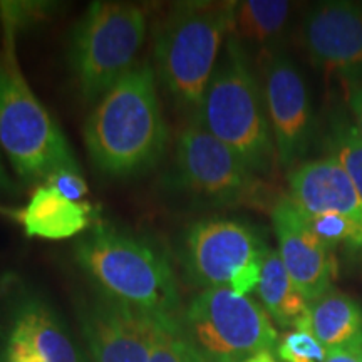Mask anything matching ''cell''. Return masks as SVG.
Listing matches in <instances>:
<instances>
[{
	"label": "cell",
	"mask_w": 362,
	"mask_h": 362,
	"mask_svg": "<svg viewBox=\"0 0 362 362\" xmlns=\"http://www.w3.org/2000/svg\"><path fill=\"white\" fill-rule=\"evenodd\" d=\"M156 79L153 66L138 64L94 104L84 124V143L101 173H143L165 155L168 129Z\"/></svg>",
	"instance_id": "1"
},
{
	"label": "cell",
	"mask_w": 362,
	"mask_h": 362,
	"mask_svg": "<svg viewBox=\"0 0 362 362\" xmlns=\"http://www.w3.org/2000/svg\"><path fill=\"white\" fill-rule=\"evenodd\" d=\"M193 119L255 175L270 176L279 166L264 90L252 69V59L233 39H226Z\"/></svg>",
	"instance_id": "2"
},
{
	"label": "cell",
	"mask_w": 362,
	"mask_h": 362,
	"mask_svg": "<svg viewBox=\"0 0 362 362\" xmlns=\"http://www.w3.org/2000/svg\"><path fill=\"white\" fill-rule=\"evenodd\" d=\"M74 255L103 296L160 319H180L178 285L170 262L146 240L96 226L78 240Z\"/></svg>",
	"instance_id": "3"
},
{
	"label": "cell",
	"mask_w": 362,
	"mask_h": 362,
	"mask_svg": "<svg viewBox=\"0 0 362 362\" xmlns=\"http://www.w3.org/2000/svg\"><path fill=\"white\" fill-rule=\"evenodd\" d=\"M0 148L24 183H37L61 170L79 171L66 136L22 74L16 29L4 24L0 47Z\"/></svg>",
	"instance_id": "4"
},
{
	"label": "cell",
	"mask_w": 362,
	"mask_h": 362,
	"mask_svg": "<svg viewBox=\"0 0 362 362\" xmlns=\"http://www.w3.org/2000/svg\"><path fill=\"white\" fill-rule=\"evenodd\" d=\"M233 2L175 4L158 27L156 76L176 106L197 115L232 24Z\"/></svg>",
	"instance_id": "5"
},
{
	"label": "cell",
	"mask_w": 362,
	"mask_h": 362,
	"mask_svg": "<svg viewBox=\"0 0 362 362\" xmlns=\"http://www.w3.org/2000/svg\"><path fill=\"white\" fill-rule=\"evenodd\" d=\"M148 30L143 7L124 2H93L74 25L69 62L86 103L96 104L136 67Z\"/></svg>",
	"instance_id": "6"
},
{
	"label": "cell",
	"mask_w": 362,
	"mask_h": 362,
	"mask_svg": "<svg viewBox=\"0 0 362 362\" xmlns=\"http://www.w3.org/2000/svg\"><path fill=\"white\" fill-rule=\"evenodd\" d=\"M197 362H245L275 351L279 334L262 304L230 288L202 291L178 319Z\"/></svg>",
	"instance_id": "7"
},
{
	"label": "cell",
	"mask_w": 362,
	"mask_h": 362,
	"mask_svg": "<svg viewBox=\"0 0 362 362\" xmlns=\"http://www.w3.org/2000/svg\"><path fill=\"white\" fill-rule=\"evenodd\" d=\"M173 181L189 197L210 205L272 210L279 200L259 175L197 119L176 139Z\"/></svg>",
	"instance_id": "8"
},
{
	"label": "cell",
	"mask_w": 362,
	"mask_h": 362,
	"mask_svg": "<svg viewBox=\"0 0 362 362\" xmlns=\"http://www.w3.org/2000/svg\"><path fill=\"white\" fill-rule=\"evenodd\" d=\"M270 248L250 225L228 218L193 223L185 233L181 262L188 279L203 291L230 288L248 297L257 291Z\"/></svg>",
	"instance_id": "9"
},
{
	"label": "cell",
	"mask_w": 362,
	"mask_h": 362,
	"mask_svg": "<svg viewBox=\"0 0 362 362\" xmlns=\"http://www.w3.org/2000/svg\"><path fill=\"white\" fill-rule=\"evenodd\" d=\"M262 62V90L279 166L293 170L304 160L315 134V117L304 76L284 52Z\"/></svg>",
	"instance_id": "10"
},
{
	"label": "cell",
	"mask_w": 362,
	"mask_h": 362,
	"mask_svg": "<svg viewBox=\"0 0 362 362\" xmlns=\"http://www.w3.org/2000/svg\"><path fill=\"white\" fill-rule=\"evenodd\" d=\"M312 64L342 83H362V6L346 0L317 4L302 22Z\"/></svg>",
	"instance_id": "11"
},
{
	"label": "cell",
	"mask_w": 362,
	"mask_h": 362,
	"mask_svg": "<svg viewBox=\"0 0 362 362\" xmlns=\"http://www.w3.org/2000/svg\"><path fill=\"white\" fill-rule=\"evenodd\" d=\"M270 216L280 259L298 292L310 304L332 287L336 274L334 250L315 237L287 194L279 197Z\"/></svg>",
	"instance_id": "12"
},
{
	"label": "cell",
	"mask_w": 362,
	"mask_h": 362,
	"mask_svg": "<svg viewBox=\"0 0 362 362\" xmlns=\"http://www.w3.org/2000/svg\"><path fill=\"white\" fill-rule=\"evenodd\" d=\"M160 317L101 296L83 314L94 362H148Z\"/></svg>",
	"instance_id": "13"
},
{
	"label": "cell",
	"mask_w": 362,
	"mask_h": 362,
	"mask_svg": "<svg viewBox=\"0 0 362 362\" xmlns=\"http://www.w3.org/2000/svg\"><path fill=\"white\" fill-rule=\"evenodd\" d=\"M288 198L304 214H339L362 223V200L334 158L302 161L288 173Z\"/></svg>",
	"instance_id": "14"
},
{
	"label": "cell",
	"mask_w": 362,
	"mask_h": 362,
	"mask_svg": "<svg viewBox=\"0 0 362 362\" xmlns=\"http://www.w3.org/2000/svg\"><path fill=\"white\" fill-rule=\"evenodd\" d=\"M6 362H83L51 312L29 302L17 312L8 334Z\"/></svg>",
	"instance_id": "15"
},
{
	"label": "cell",
	"mask_w": 362,
	"mask_h": 362,
	"mask_svg": "<svg viewBox=\"0 0 362 362\" xmlns=\"http://www.w3.org/2000/svg\"><path fill=\"white\" fill-rule=\"evenodd\" d=\"M292 2L287 0H243L233 2L228 37L259 61L279 52V45L291 22Z\"/></svg>",
	"instance_id": "16"
},
{
	"label": "cell",
	"mask_w": 362,
	"mask_h": 362,
	"mask_svg": "<svg viewBox=\"0 0 362 362\" xmlns=\"http://www.w3.org/2000/svg\"><path fill=\"white\" fill-rule=\"evenodd\" d=\"M293 329L309 330L327 351L357 346L362 344V307L332 285L310 302Z\"/></svg>",
	"instance_id": "17"
},
{
	"label": "cell",
	"mask_w": 362,
	"mask_h": 362,
	"mask_svg": "<svg viewBox=\"0 0 362 362\" xmlns=\"http://www.w3.org/2000/svg\"><path fill=\"white\" fill-rule=\"evenodd\" d=\"M89 214L88 203L71 202L51 187L40 185L29 203L22 210H17L13 216L24 226L27 237L67 240L88 230Z\"/></svg>",
	"instance_id": "18"
},
{
	"label": "cell",
	"mask_w": 362,
	"mask_h": 362,
	"mask_svg": "<svg viewBox=\"0 0 362 362\" xmlns=\"http://www.w3.org/2000/svg\"><path fill=\"white\" fill-rule=\"evenodd\" d=\"M257 293L267 314L284 329L296 327L297 320L309 307V302L292 282L277 250L267 253Z\"/></svg>",
	"instance_id": "19"
},
{
	"label": "cell",
	"mask_w": 362,
	"mask_h": 362,
	"mask_svg": "<svg viewBox=\"0 0 362 362\" xmlns=\"http://www.w3.org/2000/svg\"><path fill=\"white\" fill-rule=\"evenodd\" d=\"M324 148L349 175L362 200V136L351 116L344 115L342 111L330 112L324 134Z\"/></svg>",
	"instance_id": "20"
},
{
	"label": "cell",
	"mask_w": 362,
	"mask_h": 362,
	"mask_svg": "<svg viewBox=\"0 0 362 362\" xmlns=\"http://www.w3.org/2000/svg\"><path fill=\"white\" fill-rule=\"evenodd\" d=\"M305 223L319 240L332 250L337 247H346L351 250L362 252V223L351 216L339 214L310 215L300 211Z\"/></svg>",
	"instance_id": "21"
},
{
	"label": "cell",
	"mask_w": 362,
	"mask_h": 362,
	"mask_svg": "<svg viewBox=\"0 0 362 362\" xmlns=\"http://www.w3.org/2000/svg\"><path fill=\"white\" fill-rule=\"evenodd\" d=\"M148 362H197L181 336L178 319H160Z\"/></svg>",
	"instance_id": "22"
},
{
	"label": "cell",
	"mask_w": 362,
	"mask_h": 362,
	"mask_svg": "<svg viewBox=\"0 0 362 362\" xmlns=\"http://www.w3.org/2000/svg\"><path fill=\"white\" fill-rule=\"evenodd\" d=\"M275 352L280 362H324L327 357V349L304 329H293L280 337Z\"/></svg>",
	"instance_id": "23"
},
{
	"label": "cell",
	"mask_w": 362,
	"mask_h": 362,
	"mask_svg": "<svg viewBox=\"0 0 362 362\" xmlns=\"http://www.w3.org/2000/svg\"><path fill=\"white\" fill-rule=\"evenodd\" d=\"M45 187H51L56 189L59 194L67 198V200L81 203V200L88 194L89 188L86 185L83 175L79 171H71V170H61L49 176L45 180Z\"/></svg>",
	"instance_id": "24"
},
{
	"label": "cell",
	"mask_w": 362,
	"mask_h": 362,
	"mask_svg": "<svg viewBox=\"0 0 362 362\" xmlns=\"http://www.w3.org/2000/svg\"><path fill=\"white\" fill-rule=\"evenodd\" d=\"M347 86V106L351 117L362 136V83H352Z\"/></svg>",
	"instance_id": "25"
},
{
	"label": "cell",
	"mask_w": 362,
	"mask_h": 362,
	"mask_svg": "<svg viewBox=\"0 0 362 362\" xmlns=\"http://www.w3.org/2000/svg\"><path fill=\"white\" fill-rule=\"evenodd\" d=\"M324 362H362V344L346 349H330Z\"/></svg>",
	"instance_id": "26"
},
{
	"label": "cell",
	"mask_w": 362,
	"mask_h": 362,
	"mask_svg": "<svg viewBox=\"0 0 362 362\" xmlns=\"http://www.w3.org/2000/svg\"><path fill=\"white\" fill-rule=\"evenodd\" d=\"M0 189H6V192H16V183H13L11 176L6 171V166L2 163V156H0Z\"/></svg>",
	"instance_id": "27"
},
{
	"label": "cell",
	"mask_w": 362,
	"mask_h": 362,
	"mask_svg": "<svg viewBox=\"0 0 362 362\" xmlns=\"http://www.w3.org/2000/svg\"><path fill=\"white\" fill-rule=\"evenodd\" d=\"M245 362H280L279 357L274 356V352L272 351H264V352H259V354H255L250 359H247Z\"/></svg>",
	"instance_id": "28"
}]
</instances>
